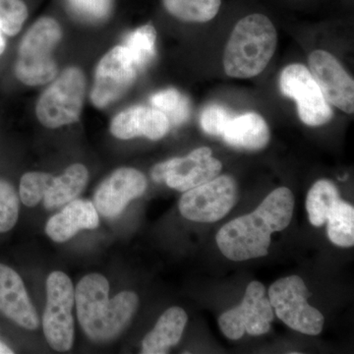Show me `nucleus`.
<instances>
[{"instance_id": "obj_1", "label": "nucleus", "mask_w": 354, "mask_h": 354, "mask_svg": "<svg viewBox=\"0 0 354 354\" xmlns=\"http://www.w3.org/2000/svg\"><path fill=\"white\" fill-rule=\"evenodd\" d=\"M295 197L288 188L272 191L255 211L234 218L221 228L216 236L221 252L227 259L242 262L267 255L274 232L290 225Z\"/></svg>"}, {"instance_id": "obj_2", "label": "nucleus", "mask_w": 354, "mask_h": 354, "mask_svg": "<svg viewBox=\"0 0 354 354\" xmlns=\"http://www.w3.org/2000/svg\"><path fill=\"white\" fill-rule=\"evenodd\" d=\"M75 304L79 323L88 339L108 342L127 329L138 308L139 298L132 291H122L109 299L108 279L94 272L77 285Z\"/></svg>"}, {"instance_id": "obj_3", "label": "nucleus", "mask_w": 354, "mask_h": 354, "mask_svg": "<svg viewBox=\"0 0 354 354\" xmlns=\"http://www.w3.org/2000/svg\"><path fill=\"white\" fill-rule=\"evenodd\" d=\"M278 44V32L263 14H251L235 25L225 46L223 68L232 78L259 75L271 62Z\"/></svg>"}, {"instance_id": "obj_4", "label": "nucleus", "mask_w": 354, "mask_h": 354, "mask_svg": "<svg viewBox=\"0 0 354 354\" xmlns=\"http://www.w3.org/2000/svg\"><path fill=\"white\" fill-rule=\"evenodd\" d=\"M62 38V30L51 17L39 18L23 37L16 60L15 75L27 86L44 85L57 76L53 51Z\"/></svg>"}, {"instance_id": "obj_5", "label": "nucleus", "mask_w": 354, "mask_h": 354, "mask_svg": "<svg viewBox=\"0 0 354 354\" xmlns=\"http://www.w3.org/2000/svg\"><path fill=\"white\" fill-rule=\"evenodd\" d=\"M53 81L37 102V118L48 128L76 122L82 113L86 95V77L82 70L68 67Z\"/></svg>"}, {"instance_id": "obj_6", "label": "nucleus", "mask_w": 354, "mask_h": 354, "mask_svg": "<svg viewBox=\"0 0 354 354\" xmlns=\"http://www.w3.org/2000/svg\"><path fill=\"white\" fill-rule=\"evenodd\" d=\"M88 180L87 167L81 164L70 165L59 176L44 172H27L20 181L21 201L35 207L44 200L46 209H53L76 199L85 189Z\"/></svg>"}, {"instance_id": "obj_7", "label": "nucleus", "mask_w": 354, "mask_h": 354, "mask_svg": "<svg viewBox=\"0 0 354 354\" xmlns=\"http://www.w3.org/2000/svg\"><path fill=\"white\" fill-rule=\"evenodd\" d=\"M310 297L304 279L298 276L279 279L269 290L270 304L279 319L290 329L316 335L322 332L325 318L307 302Z\"/></svg>"}, {"instance_id": "obj_8", "label": "nucleus", "mask_w": 354, "mask_h": 354, "mask_svg": "<svg viewBox=\"0 0 354 354\" xmlns=\"http://www.w3.org/2000/svg\"><path fill=\"white\" fill-rule=\"evenodd\" d=\"M75 290L71 279L64 272H51L46 279V306L43 329L51 348L68 351L74 342Z\"/></svg>"}, {"instance_id": "obj_9", "label": "nucleus", "mask_w": 354, "mask_h": 354, "mask_svg": "<svg viewBox=\"0 0 354 354\" xmlns=\"http://www.w3.org/2000/svg\"><path fill=\"white\" fill-rule=\"evenodd\" d=\"M237 185L230 176H216L208 183L186 191L179 201V211L187 220L215 223L234 208Z\"/></svg>"}, {"instance_id": "obj_10", "label": "nucleus", "mask_w": 354, "mask_h": 354, "mask_svg": "<svg viewBox=\"0 0 354 354\" xmlns=\"http://www.w3.org/2000/svg\"><path fill=\"white\" fill-rule=\"evenodd\" d=\"M274 320V309L266 297L265 286L251 281L239 306L228 310L218 318L221 332L230 339H241L247 333L261 335L269 332Z\"/></svg>"}, {"instance_id": "obj_11", "label": "nucleus", "mask_w": 354, "mask_h": 354, "mask_svg": "<svg viewBox=\"0 0 354 354\" xmlns=\"http://www.w3.org/2000/svg\"><path fill=\"white\" fill-rule=\"evenodd\" d=\"M221 169L223 165L213 157L211 149L201 147L186 157L171 158L156 165L151 176L156 183H165L172 189L186 192L215 178Z\"/></svg>"}, {"instance_id": "obj_12", "label": "nucleus", "mask_w": 354, "mask_h": 354, "mask_svg": "<svg viewBox=\"0 0 354 354\" xmlns=\"http://www.w3.org/2000/svg\"><path fill=\"white\" fill-rule=\"evenodd\" d=\"M279 88L286 97L297 102L298 115L304 124L321 127L332 120L333 111L329 102L304 65L286 66L279 77Z\"/></svg>"}, {"instance_id": "obj_13", "label": "nucleus", "mask_w": 354, "mask_h": 354, "mask_svg": "<svg viewBox=\"0 0 354 354\" xmlns=\"http://www.w3.org/2000/svg\"><path fill=\"white\" fill-rule=\"evenodd\" d=\"M138 70L133 64L124 46H118L100 60L95 69L91 101L104 109L127 94L137 78Z\"/></svg>"}, {"instance_id": "obj_14", "label": "nucleus", "mask_w": 354, "mask_h": 354, "mask_svg": "<svg viewBox=\"0 0 354 354\" xmlns=\"http://www.w3.org/2000/svg\"><path fill=\"white\" fill-rule=\"evenodd\" d=\"M309 71L330 104L346 113L354 111V82L334 55L322 50L310 55Z\"/></svg>"}, {"instance_id": "obj_15", "label": "nucleus", "mask_w": 354, "mask_h": 354, "mask_svg": "<svg viewBox=\"0 0 354 354\" xmlns=\"http://www.w3.org/2000/svg\"><path fill=\"white\" fill-rule=\"evenodd\" d=\"M146 189L147 179L141 171L131 167H121L97 187L94 195L95 209L104 218H118L127 205L142 196Z\"/></svg>"}, {"instance_id": "obj_16", "label": "nucleus", "mask_w": 354, "mask_h": 354, "mask_svg": "<svg viewBox=\"0 0 354 354\" xmlns=\"http://www.w3.org/2000/svg\"><path fill=\"white\" fill-rule=\"evenodd\" d=\"M0 312L20 327L38 329L39 319L17 272L0 263Z\"/></svg>"}, {"instance_id": "obj_17", "label": "nucleus", "mask_w": 354, "mask_h": 354, "mask_svg": "<svg viewBox=\"0 0 354 354\" xmlns=\"http://www.w3.org/2000/svg\"><path fill=\"white\" fill-rule=\"evenodd\" d=\"M169 127V121L162 111L153 106H135L114 116L111 132L121 140L146 137L156 141L165 137Z\"/></svg>"}, {"instance_id": "obj_18", "label": "nucleus", "mask_w": 354, "mask_h": 354, "mask_svg": "<svg viewBox=\"0 0 354 354\" xmlns=\"http://www.w3.org/2000/svg\"><path fill=\"white\" fill-rule=\"evenodd\" d=\"M99 215L94 203L74 199L67 203L59 213L51 216L46 225V232L51 241L62 243L68 241L82 230L99 227Z\"/></svg>"}, {"instance_id": "obj_19", "label": "nucleus", "mask_w": 354, "mask_h": 354, "mask_svg": "<svg viewBox=\"0 0 354 354\" xmlns=\"http://www.w3.org/2000/svg\"><path fill=\"white\" fill-rule=\"evenodd\" d=\"M225 143L234 148L259 151L269 144V127L259 114L249 113L232 118L221 135Z\"/></svg>"}, {"instance_id": "obj_20", "label": "nucleus", "mask_w": 354, "mask_h": 354, "mask_svg": "<svg viewBox=\"0 0 354 354\" xmlns=\"http://www.w3.org/2000/svg\"><path fill=\"white\" fill-rule=\"evenodd\" d=\"M188 317L180 307L167 309L158 319L155 328L142 342V353L165 354L176 346L183 337Z\"/></svg>"}, {"instance_id": "obj_21", "label": "nucleus", "mask_w": 354, "mask_h": 354, "mask_svg": "<svg viewBox=\"0 0 354 354\" xmlns=\"http://www.w3.org/2000/svg\"><path fill=\"white\" fill-rule=\"evenodd\" d=\"M341 199L337 186L332 181L321 179L310 188L306 198V209L310 223L322 227L335 203Z\"/></svg>"}, {"instance_id": "obj_22", "label": "nucleus", "mask_w": 354, "mask_h": 354, "mask_svg": "<svg viewBox=\"0 0 354 354\" xmlns=\"http://www.w3.org/2000/svg\"><path fill=\"white\" fill-rule=\"evenodd\" d=\"M156 41L157 32L155 27L147 24L130 32L122 44L138 72L145 69L155 57Z\"/></svg>"}, {"instance_id": "obj_23", "label": "nucleus", "mask_w": 354, "mask_h": 354, "mask_svg": "<svg viewBox=\"0 0 354 354\" xmlns=\"http://www.w3.org/2000/svg\"><path fill=\"white\" fill-rule=\"evenodd\" d=\"M328 237L339 247L354 245V208L353 205L339 199L328 216Z\"/></svg>"}, {"instance_id": "obj_24", "label": "nucleus", "mask_w": 354, "mask_h": 354, "mask_svg": "<svg viewBox=\"0 0 354 354\" xmlns=\"http://www.w3.org/2000/svg\"><path fill=\"white\" fill-rule=\"evenodd\" d=\"M167 12L184 22H209L220 11L221 0H164Z\"/></svg>"}, {"instance_id": "obj_25", "label": "nucleus", "mask_w": 354, "mask_h": 354, "mask_svg": "<svg viewBox=\"0 0 354 354\" xmlns=\"http://www.w3.org/2000/svg\"><path fill=\"white\" fill-rule=\"evenodd\" d=\"M151 104L167 116L169 124L180 125L189 118V100L176 88H167L152 95Z\"/></svg>"}, {"instance_id": "obj_26", "label": "nucleus", "mask_w": 354, "mask_h": 354, "mask_svg": "<svg viewBox=\"0 0 354 354\" xmlns=\"http://www.w3.org/2000/svg\"><path fill=\"white\" fill-rule=\"evenodd\" d=\"M19 197L12 184L0 179V232L12 230L19 218Z\"/></svg>"}, {"instance_id": "obj_27", "label": "nucleus", "mask_w": 354, "mask_h": 354, "mask_svg": "<svg viewBox=\"0 0 354 354\" xmlns=\"http://www.w3.org/2000/svg\"><path fill=\"white\" fill-rule=\"evenodd\" d=\"M28 18V8L23 0H0V30L13 37L22 29Z\"/></svg>"}, {"instance_id": "obj_28", "label": "nucleus", "mask_w": 354, "mask_h": 354, "mask_svg": "<svg viewBox=\"0 0 354 354\" xmlns=\"http://www.w3.org/2000/svg\"><path fill=\"white\" fill-rule=\"evenodd\" d=\"M67 2L76 16L90 23L108 19L113 9V0H67Z\"/></svg>"}, {"instance_id": "obj_29", "label": "nucleus", "mask_w": 354, "mask_h": 354, "mask_svg": "<svg viewBox=\"0 0 354 354\" xmlns=\"http://www.w3.org/2000/svg\"><path fill=\"white\" fill-rule=\"evenodd\" d=\"M232 118L234 116L227 109L218 104H211L202 111L200 124L207 134L221 136Z\"/></svg>"}, {"instance_id": "obj_30", "label": "nucleus", "mask_w": 354, "mask_h": 354, "mask_svg": "<svg viewBox=\"0 0 354 354\" xmlns=\"http://www.w3.org/2000/svg\"><path fill=\"white\" fill-rule=\"evenodd\" d=\"M14 351L10 348L4 344L3 342L0 341V354H12Z\"/></svg>"}, {"instance_id": "obj_31", "label": "nucleus", "mask_w": 354, "mask_h": 354, "mask_svg": "<svg viewBox=\"0 0 354 354\" xmlns=\"http://www.w3.org/2000/svg\"><path fill=\"white\" fill-rule=\"evenodd\" d=\"M6 48V39L3 37V32H2L1 30H0V55L4 53Z\"/></svg>"}]
</instances>
